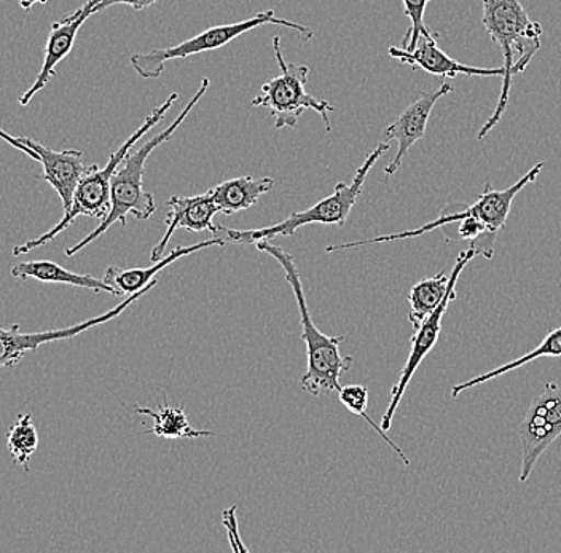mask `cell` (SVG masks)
<instances>
[{
  "instance_id": "5bb4252c",
  "label": "cell",
  "mask_w": 561,
  "mask_h": 553,
  "mask_svg": "<svg viewBox=\"0 0 561 553\" xmlns=\"http://www.w3.org/2000/svg\"><path fill=\"white\" fill-rule=\"evenodd\" d=\"M168 206H170V215L167 217V233L150 254L152 264L163 258L168 243H170L178 229H187L191 232H213L214 237H219L217 233L222 230L214 223V217L219 215L220 211L210 192L195 195V197H179V195H175V197L170 198Z\"/></svg>"
},
{
  "instance_id": "7402d4cb",
  "label": "cell",
  "mask_w": 561,
  "mask_h": 553,
  "mask_svg": "<svg viewBox=\"0 0 561 553\" xmlns=\"http://www.w3.org/2000/svg\"><path fill=\"white\" fill-rule=\"evenodd\" d=\"M541 357H561V327L553 329L535 349L518 357V359L496 367L491 372L473 377L471 380L465 381V383L456 384L454 390H451V398L456 399L459 394L465 393L466 390H472V388L486 383V381L493 380V378L506 376L512 370L520 369L526 364L535 362L536 359H541Z\"/></svg>"
},
{
  "instance_id": "52a82bcc",
  "label": "cell",
  "mask_w": 561,
  "mask_h": 553,
  "mask_svg": "<svg viewBox=\"0 0 561 553\" xmlns=\"http://www.w3.org/2000/svg\"><path fill=\"white\" fill-rule=\"evenodd\" d=\"M265 24H278V26L289 27L296 31L301 41L310 42L314 37V31L304 24L294 23V21L278 19L273 10L257 13L252 19L240 21V23L220 24V26L209 27L203 33L196 34L188 41L181 42L174 47L156 48L149 54H136L129 58L133 69L139 73L142 79H158L164 71L168 61L174 59H184L188 56L206 54V51L219 50L226 47L231 41L243 36L249 31L255 30Z\"/></svg>"
},
{
  "instance_id": "9c48e42d",
  "label": "cell",
  "mask_w": 561,
  "mask_h": 553,
  "mask_svg": "<svg viewBox=\"0 0 561 553\" xmlns=\"http://www.w3.org/2000/svg\"><path fill=\"white\" fill-rule=\"evenodd\" d=\"M561 436V388L547 383L538 398L533 399L524 422L518 426L522 443L520 482L531 477L539 458Z\"/></svg>"
},
{
  "instance_id": "d6986e66",
  "label": "cell",
  "mask_w": 561,
  "mask_h": 553,
  "mask_svg": "<svg viewBox=\"0 0 561 553\" xmlns=\"http://www.w3.org/2000/svg\"><path fill=\"white\" fill-rule=\"evenodd\" d=\"M12 275L18 279H35L41 283H53V285H68L83 287V289L94 290V292H107L112 296L121 297V293L108 286L104 279L93 278V276L80 275V273L69 272L61 265L50 261L23 262L12 268Z\"/></svg>"
},
{
  "instance_id": "6da1fadb",
  "label": "cell",
  "mask_w": 561,
  "mask_h": 553,
  "mask_svg": "<svg viewBox=\"0 0 561 553\" xmlns=\"http://www.w3.org/2000/svg\"><path fill=\"white\" fill-rule=\"evenodd\" d=\"M209 89V79H203L202 87L193 94L191 101L184 111L175 117L173 124L164 128L163 131L158 133L152 139H149L135 152H129L126 159L122 161L121 166L115 171L111 182V211L101 220L96 230H93L88 237L83 238L80 243L73 244L72 247L66 250V255L79 254L80 251L85 250L88 244L96 241L98 238L103 237L114 223L121 222L123 226L126 223V217L131 215L138 220H147L149 217L156 215L157 203L153 195L144 188V170H146V161L152 155L153 150L160 147L161 143L170 141L174 133L178 131L179 126L184 124L185 118L196 107L206 91Z\"/></svg>"
},
{
  "instance_id": "2e32d148",
  "label": "cell",
  "mask_w": 561,
  "mask_h": 553,
  "mask_svg": "<svg viewBox=\"0 0 561 553\" xmlns=\"http://www.w3.org/2000/svg\"><path fill=\"white\" fill-rule=\"evenodd\" d=\"M389 56L403 65L412 66L413 69L433 73L442 79H455L458 76L477 77H504L503 68H473V66L462 65L442 51L437 47L436 38L421 37L415 50L407 51L403 48H389Z\"/></svg>"
},
{
  "instance_id": "44dd1931",
  "label": "cell",
  "mask_w": 561,
  "mask_h": 553,
  "mask_svg": "<svg viewBox=\"0 0 561 553\" xmlns=\"http://www.w3.org/2000/svg\"><path fill=\"white\" fill-rule=\"evenodd\" d=\"M451 286V275L442 269L433 278L423 279L412 287L409 293V321L413 327L419 329L427 318L433 314Z\"/></svg>"
},
{
  "instance_id": "e0dca14e",
  "label": "cell",
  "mask_w": 561,
  "mask_h": 553,
  "mask_svg": "<svg viewBox=\"0 0 561 553\" xmlns=\"http://www.w3.org/2000/svg\"><path fill=\"white\" fill-rule=\"evenodd\" d=\"M227 241V238L214 237L210 240L202 241V243L193 244V246H178L167 257L156 262L149 268L122 269L108 267L105 272L104 281L114 287L121 293V297L131 296V293L139 292L140 289L150 285L158 273H161V269L167 268L168 265L173 264L179 258L191 255L196 251L208 250V247H226Z\"/></svg>"
},
{
  "instance_id": "5b68a950",
  "label": "cell",
  "mask_w": 561,
  "mask_h": 553,
  "mask_svg": "<svg viewBox=\"0 0 561 553\" xmlns=\"http://www.w3.org/2000/svg\"><path fill=\"white\" fill-rule=\"evenodd\" d=\"M388 150V142L378 143L374 152L364 161L363 166L356 171V176H354L353 182H351V184H343V182L336 184L335 192H333L331 197L321 199V201L316 203L314 206L305 209V211L294 212L293 216L287 217L286 220L276 223V226L263 227V229L255 230L222 229L227 234V240L234 241V243L251 244L257 243L259 240H272V238L276 237H293L298 229L305 226H311V223L345 226L351 209L354 208L360 192H363L368 173H370L374 164L377 163Z\"/></svg>"
},
{
  "instance_id": "cb8c5ba5",
  "label": "cell",
  "mask_w": 561,
  "mask_h": 553,
  "mask_svg": "<svg viewBox=\"0 0 561 553\" xmlns=\"http://www.w3.org/2000/svg\"><path fill=\"white\" fill-rule=\"evenodd\" d=\"M339 398L340 402H342L351 413L366 419L368 425H370V428L374 429L375 433H377L378 436H380L381 439H383L385 442L396 451V454H398L399 458H401L403 464L410 465L409 457L403 453L402 448L396 446V443L389 439L386 430L381 428V426H378L377 423L367 415L368 390L366 387H360V384H348V387L340 388Z\"/></svg>"
},
{
  "instance_id": "8fae6325",
  "label": "cell",
  "mask_w": 561,
  "mask_h": 553,
  "mask_svg": "<svg viewBox=\"0 0 561 553\" xmlns=\"http://www.w3.org/2000/svg\"><path fill=\"white\" fill-rule=\"evenodd\" d=\"M158 286V279H153L150 285L140 289L139 292L126 296L125 300L117 307L112 308L107 313L101 314V316L91 318L80 324L70 325V327L55 329V331L45 332H33V334H23L20 331V325H12L10 329L0 325V369H12L15 367L27 353L37 352L45 343L59 342V339H69L77 337V335L83 334V332L90 331L91 327L96 325L105 324V322L115 320L121 316L123 311L135 303L140 297L146 296L149 290Z\"/></svg>"
},
{
  "instance_id": "d4e9b609",
  "label": "cell",
  "mask_w": 561,
  "mask_h": 553,
  "mask_svg": "<svg viewBox=\"0 0 561 553\" xmlns=\"http://www.w3.org/2000/svg\"><path fill=\"white\" fill-rule=\"evenodd\" d=\"M430 2L431 0H402L403 12H405L407 19L410 20L409 33H407L402 42L403 50H415L421 37L436 38L431 33L430 27L426 26V23H424V13H426Z\"/></svg>"
},
{
  "instance_id": "4316f807",
  "label": "cell",
  "mask_w": 561,
  "mask_h": 553,
  "mask_svg": "<svg viewBox=\"0 0 561 553\" xmlns=\"http://www.w3.org/2000/svg\"><path fill=\"white\" fill-rule=\"evenodd\" d=\"M157 2L158 0H101L100 5H96V9H94V15L108 9V7L129 5L131 9L142 10L147 9V7H152Z\"/></svg>"
},
{
  "instance_id": "277c9868",
  "label": "cell",
  "mask_w": 561,
  "mask_h": 553,
  "mask_svg": "<svg viewBox=\"0 0 561 553\" xmlns=\"http://www.w3.org/2000/svg\"><path fill=\"white\" fill-rule=\"evenodd\" d=\"M178 97L179 94L173 93L160 107H157L156 111L144 120V124L136 129V133L129 136L128 141L123 143L117 152L112 153L111 159H108L104 168L96 166V164L90 166L85 176L80 178L79 185H77L69 212H66L62 219L59 220L51 230H48L47 233L41 234V237L35 238V240L27 241V243L20 244V246H15L13 255L30 254L31 251L50 243L58 234L68 230L69 227L76 222L77 217L85 216L103 220L104 217L108 215V211H111V182L115 171L121 166L126 155L131 152L136 142H138L140 138H144V136L167 115V112L173 107Z\"/></svg>"
},
{
  "instance_id": "7a4b0ae2",
  "label": "cell",
  "mask_w": 561,
  "mask_h": 553,
  "mask_svg": "<svg viewBox=\"0 0 561 553\" xmlns=\"http://www.w3.org/2000/svg\"><path fill=\"white\" fill-rule=\"evenodd\" d=\"M255 250L268 254L283 267L286 281L293 287L300 313L301 339L307 345V370L300 378L301 390L311 395H325L340 391V378L353 366V357L342 356L343 337H331L316 327L305 299L304 285L296 261L289 252L275 246L270 240H259Z\"/></svg>"
},
{
  "instance_id": "4fadbf2b",
  "label": "cell",
  "mask_w": 561,
  "mask_h": 553,
  "mask_svg": "<svg viewBox=\"0 0 561 553\" xmlns=\"http://www.w3.org/2000/svg\"><path fill=\"white\" fill-rule=\"evenodd\" d=\"M101 0H88L82 9L77 10L65 20L53 23L50 36H48L47 47H45V61L38 72L37 79L30 90L20 97L21 106H27L33 101L35 94L41 93L45 87L50 82L51 77L55 76L56 66L66 59L72 51L73 44H76L77 34L80 27L85 24L90 16L94 15V9L100 5Z\"/></svg>"
},
{
  "instance_id": "ba28073f",
  "label": "cell",
  "mask_w": 561,
  "mask_h": 553,
  "mask_svg": "<svg viewBox=\"0 0 561 553\" xmlns=\"http://www.w3.org/2000/svg\"><path fill=\"white\" fill-rule=\"evenodd\" d=\"M273 50L278 61L280 73L275 79L263 83L261 93L252 100V106L268 108L275 120V128H296L298 118L305 111H314L324 120L325 129L331 133L332 126L329 114L335 112L328 101L318 100L308 93V66H298L287 62L280 50V38L273 37Z\"/></svg>"
},
{
  "instance_id": "3957f363",
  "label": "cell",
  "mask_w": 561,
  "mask_h": 553,
  "mask_svg": "<svg viewBox=\"0 0 561 553\" xmlns=\"http://www.w3.org/2000/svg\"><path fill=\"white\" fill-rule=\"evenodd\" d=\"M482 23L491 41L503 51L504 77L500 101L493 115L480 129V141L503 118L511 94L512 77L524 72L533 56L541 50L542 36L541 24L531 20L520 0H483Z\"/></svg>"
},
{
  "instance_id": "603a6c76",
  "label": "cell",
  "mask_w": 561,
  "mask_h": 553,
  "mask_svg": "<svg viewBox=\"0 0 561 553\" xmlns=\"http://www.w3.org/2000/svg\"><path fill=\"white\" fill-rule=\"evenodd\" d=\"M7 447L13 461L24 471H30V461L38 447V433L35 428L33 415L21 413L7 434Z\"/></svg>"
},
{
  "instance_id": "ac0fdd59",
  "label": "cell",
  "mask_w": 561,
  "mask_h": 553,
  "mask_svg": "<svg viewBox=\"0 0 561 553\" xmlns=\"http://www.w3.org/2000/svg\"><path fill=\"white\" fill-rule=\"evenodd\" d=\"M273 187H275V178L243 176L222 182L209 192L219 211L230 216L251 208L259 198L270 194Z\"/></svg>"
},
{
  "instance_id": "f1b7e54d",
  "label": "cell",
  "mask_w": 561,
  "mask_h": 553,
  "mask_svg": "<svg viewBox=\"0 0 561 553\" xmlns=\"http://www.w3.org/2000/svg\"><path fill=\"white\" fill-rule=\"evenodd\" d=\"M47 2L48 0H20V5L23 10H30L33 9L34 5H37V3H42V5H44V3Z\"/></svg>"
},
{
  "instance_id": "ffe728a7",
  "label": "cell",
  "mask_w": 561,
  "mask_h": 553,
  "mask_svg": "<svg viewBox=\"0 0 561 553\" xmlns=\"http://www.w3.org/2000/svg\"><path fill=\"white\" fill-rule=\"evenodd\" d=\"M135 412L138 415H147L153 419V428L144 434H156L161 439H199V437H209L214 433L210 430H198L193 428L191 419L184 408L171 407L168 402V394L163 391V404L158 405V411H150L149 407H139L136 405Z\"/></svg>"
},
{
  "instance_id": "9a60e30c",
  "label": "cell",
  "mask_w": 561,
  "mask_h": 553,
  "mask_svg": "<svg viewBox=\"0 0 561 553\" xmlns=\"http://www.w3.org/2000/svg\"><path fill=\"white\" fill-rule=\"evenodd\" d=\"M18 139L37 153L38 163L44 166V174L41 178L47 181L53 191L61 198L65 215L69 212L77 185H79L80 178L85 176L87 171L90 170V166H85V163H83V153L80 150L72 149L56 152V150L48 149V147L42 146L41 142L34 141V139L24 138V136Z\"/></svg>"
},
{
  "instance_id": "83f0119b",
  "label": "cell",
  "mask_w": 561,
  "mask_h": 553,
  "mask_svg": "<svg viewBox=\"0 0 561 553\" xmlns=\"http://www.w3.org/2000/svg\"><path fill=\"white\" fill-rule=\"evenodd\" d=\"M0 139H3V141L9 142L10 146L15 147L16 150H20V152L26 153V155H30L31 159L38 161L37 153L34 152L31 147L24 146L23 142H20V139L13 138L12 135H9V133L3 131V129H0Z\"/></svg>"
},
{
  "instance_id": "8992f818",
  "label": "cell",
  "mask_w": 561,
  "mask_h": 553,
  "mask_svg": "<svg viewBox=\"0 0 561 553\" xmlns=\"http://www.w3.org/2000/svg\"><path fill=\"white\" fill-rule=\"evenodd\" d=\"M546 166V163H538L533 166L524 177L518 178L511 187L504 191H494L491 184H485L482 195L471 206L455 205L448 206L442 211L433 222L424 223L419 229L407 230V232L385 234V237L370 238V240L351 241V243L339 244V246H329L328 252L353 250V247L367 246V244L389 243V241L409 240V238L421 237L433 232V230L444 229L450 223L459 222L466 217H476L482 220L493 234H497L506 226L507 217L511 215L512 203L520 194L526 185L531 184L538 178Z\"/></svg>"
},
{
  "instance_id": "7c38bea8",
  "label": "cell",
  "mask_w": 561,
  "mask_h": 553,
  "mask_svg": "<svg viewBox=\"0 0 561 553\" xmlns=\"http://www.w3.org/2000/svg\"><path fill=\"white\" fill-rule=\"evenodd\" d=\"M451 91H454V87H451L450 83L444 82L440 89L434 91V93L421 94L415 103L403 108L402 114L399 115L391 125L386 126L383 131L386 141H392V139H394V141L398 142V152H396V157L392 159L391 163L386 166V177L394 176V174L398 173L409 150L426 135L427 124H430V117L431 114H433L434 106H436L438 100L447 96Z\"/></svg>"
},
{
  "instance_id": "30bf717a",
  "label": "cell",
  "mask_w": 561,
  "mask_h": 553,
  "mask_svg": "<svg viewBox=\"0 0 561 553\" xmlns=\"http://www.w3.org/2000/svg\"><path fill=\"white\" fill-rule=\"evenodd\" d=\"M477 251L473 247L459 252L456 257L455 267L451 269V286L448 289L447 296L444 297L440 304L433 311L430 318L416 329V334L412 338V352H410L409 359H407L405 366H403L401 377H399L398 383L394 384L391 391V402H389L388 408H386L383 418H381V428L385 430L391 429L392 418H394L396 411H398L399 404H401L403 394H405L407 388H409L410 381L415 376L416 370L421 366L426 356L433 352L436 346L438 335L442 331V320H444L445 313H447L448 304L454 302L456 299V285H458L459 276H461L462 269L468 267L469 262L476 257Z\"/></svg>"
},
{
  "instance_id": "484cf974",
  "label": "cell",
  "mask_w": 561,
  "mask_h": 553,
  "mask_svg": "<svg viewBox=\"0 0 561 553\" xmlns=\"http://www.w3.org/2000/svg\"><path fill=\"white\" fill-rule=\"evenodd\" d=\"M234 514H237V506H231L230 509L224 510V525H226L228 538H230L233 551L245 552L248 549H245L243 542H241L240 531H238L237 516H234Z\"/></svg>"
}]
</instances>
